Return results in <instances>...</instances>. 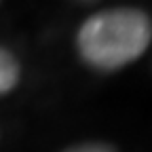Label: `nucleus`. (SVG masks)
I'll return each instance as SVG.
<instances>
[{
	"instance_id": "f257e3e1",
	"label": "nucleus",
	"mask_w": 152,
	"mask_h": 152,
	"mask_svg": "<svg viewBox=\"0 0 152 152\" xmlns=\"http://www.w3.org/2000/svg\"><path fill=\"white\" fill-rule=\"evenodd\" d=\"M152 23L137 9H110L89 17L78 32L83 59L99 70H116L148 49Z\"/></svg>"
},
{
	"instance_id": "f03ea898",
	"label": "nucleus",
	"mask_w": 152,
	"mask_h": 152,
	"mask_svg": "<svg viewBox=\"0 0 152 152\" xmlns=\"http://www.w3.org/2000/svg\"><path fill=\"white\" fill-rule=\"evenodd\" d=\"M17 80H19L17 59L13 57V53H9L7 49L0 47V95H4L11 89H15Z\"/></svg>"
},
{
	"instance_id": "7ed1b4c3",
	"label": "nucleus",
	"mask_w": 152,
	"mask_h": 152,
	"mask_svg": "<svg viewBox=\"0 0 152 152\" xmlns=\"http://www.w3.org/2000/svg\"><path fill=\"white\" fill-rule=\"evenodd\" d=\"M66 152H116L110 144H99V142H91V144H78L72 146Z\"/></svg>"
}]
</instances>
